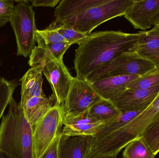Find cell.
Returning <instances> with one entry per match:
<instances>
[{"label":"cell","instance_id":"1","mask_svg":"<svg viewBox=\"0 0 159 158\" xmlns=\"http://www.w3.org/2000/svg\"><path fill=\"white\" fill-rule=\"evenodd\" d=\"M144 31L130 33L104 31L89 34L75 50L74 60L75 77L85 80L91 72L127 52Z\"/></svg>","mask_w":159,"mask_h":158},{"label":"cell","instance_id":"2","mask_svg":"<svg viewBox=\"0 0 159 158\" xmlns=\"http://www.w3.org/2000/svg\"><path fill=\"white\" fill-rule=\"evenodd\" d=\"M133 0H61L55 10L59 24L90 34L101 24L124 16Z\"/></svg>","mask_w":159,"mask_h":158},{"label":"cell","instance_id":"3","mask_svg":"<svg viewBox=\"0 0 159 158\" xmlns=\"http://www.w3.org/2000/svg\"><path fill=\"white\" fill-rule=\"evenodd\" d=\"M0 151L12 158H34L32 128L13 97L0 123Z\"/></svg>","mask_w":159,"mask_h":158},{"label":"cell","instance_id":"4","mask_svg":"<svg viewBox=\"0 0 159 158\" xmlns=\"http://www.w3.org/2000/svg\"><path fill=\"white\" fill-rule=\"evenodd\" d=\"M157 69L154 63L136 53L125 52L91 72L85 80L92 83L101 79L115 76H141Z\"/></svg>","mask_w":159,"mask_h":158},{"label":"cell","instance_id":"5","mask_svg":"<svg viewBox=\"0 0 159 158\" xmlns=\"http://www.w3.org/2000/svg\"><path fill=\"white\" fill-rule=\"evenodd\" d=\"M16 10L10 24L15 32L17 43V54L25 58L30 55L35 46V13L27 0L16 1Z\"/></svg>","mask_w":159,"mask_h":158},{"label":"cell","instance_id":"6","mask_svg":"<svg viewBox=\"0 0 159 158\" xmlns=\"http://www.w3.org/2000/svg\"><path fill=\"white\" fill-rule=\"evenodd\" d=\"M64 108L54 105L32 128L33 158H41L61 131Z\"/></svg>","mask_w":159,"mask_h":158},{"label":"cell","instance_id":"7","mask_svg":"<svg viewBox=\"0 0 159 158\" xmlns=\"http://www.w3.org/2000/svg\"><path fill=\"white\" fill-rule=\"evenodd\" d=\"M102 97L85 80L74 78L64 107L65 115L77 116L87 112Z\"/></svg>","mask_w":159,"mask_h":158},{"label":"cell","instance_id":"8","mask_svg":"<svg viewBox=\"0 0 159 158\" xmlns=\"http://www.w3.org/2000/svg\"><path fill=\"white\" fill-rule=\"evenodd\" d=\"M41 66L43 73L51 85L53 91L52 98L56 101L55 105L64 108L74 77L64 65L63 60L52 59Z\"/></svg>","mask_w":159,"mask_h":158},{"label":"cell","instance_id":"9","mask_svg":"<svg viewBox=\"0 0 159 158\" xmlns=\"http://www.w3.org/2000/svg\"><path fill=\"white\" fill-rule=\"evenodd\" d=\"M159 92V86L147 89H128L111 100L121 112L144 111L153 103Z\"/></svg>","mask_w":159,"mask_h":158},{"label":"cell","instance_id":"10","mask_svg":"<svg viewBox=\"0 0 159 158\" xmlns=\"http://www.w3.org/2000/svg\"><path fill=\"white\" fill-rule=\"evenodd\" d=\"M159 11V0H133L124 16L134 28L146 30L152 27L151 19Z\"/></svg>","mask_w":159,"mask_h":158},{"label":"cell","instance_id":"11","mask_svg":"<svg viewBox=\"0 0 159 158\" xmlns=\"http://www.w3.org/2000/svg\"><path fill=\"white\" fill-rule=\"evenodd\" d=\"M105 123L89 117L87 112L77 116L64 115L61 132L62 135L68 137L92 136Z\"/></svg>","mask_w":159,"mask_h":158},{"label":"cell","instance_id":"12","mask_svg":"<svg viewBox=\"0 0 159 158\" xmlns=\"http://www.w3.org/2000/svg\"><path fill=\"white\" fill-rule=\"evenodd\" d=\"M127 52L136 53L159 69V26L154 25L150 30L144 31Z\"/></svg>","mask_w":159,"mask_h":158},{"label":"cell","instance_id":"13","mask_svg":"<svg viewBox=\"0 0 159 158\" xmlns=\"http://www.w3.org/2000/svg\"><path fill=\"white\" fill-rule=\"evenodd\" d=\"M139 76H119L109 77L91 83L97 93L103 99L112 100L128 89L129 84Z\"/></svg>","mask_w":159,"mask_h":158},{"label":"cell","instance_id":"14","mask_svg":"<svg viewBox=\"0 0 159 158\" xmlns=\"http://www.w3.org/2000/svg\"><path fill=\"white\" fill-rule=\"evenodd\" d=\"M43 69L40 66L30 68L20 80L21 97L20 105L33 96H46L43 90Z\"/></svg>","mask_w":159,"mask_h":158},{"label":"cell","instance_id":"15","mask_svg":"<svg viewBox=\"0 0 159 158\" xmlns=\"http://www.w3.org/2000/svg\"><path fill=\"white\" fill-rule=\"evenodd\" d=\"M70 46L66 42L35 46L30 55L29 65L33 67L42 66L48 60L54 58L63 60L64 54Z\"/></svg>","mask_w":159,"mask_h":158},{"label":"cell","instance_id":"16","mask_svg":"<svg viewBox=\"0 0 159 158\" xmlns=\"http://www.w3.org/2000/svg\"><path fill=\"white\" fill-rule=\"evenodd\" d=\"M19 105L31 126L45 116L52 106L51 98L46 96H33L22 105Z\"/></svg>","mask_w":159,"mask_h":158},{"label":"cell","instance_id":"17","mask_svg":"<svg viewBox=\"0 0 159 158\" xmlns=\"http://www.w3.org/2000/svg\"><path fill=\"white\" fill-rule=\"evenodd\" d=\"M89 136L68 137L62 135L58 158H85Z\"/></svg>","mask_w":159,"mask_h":158},{"label":"cell","instance_id":"18","mask_svg":"<svg viewBox=\"0 0 159 158\" xmlns=\"http://www.w3.org/2000/svg\"><path fill=\"white\" fill-rule=\"evenodd\" d=\"M111 100L102 98L93 104L87 111L88 117L98 121L107 122L121 115Z\"/></svg>","mask_w":159,"mask_h":158},{"label":"cell","instance_id":"19","mask_svg":"<svg viewBox=\"0 0 159 158\" xmlns=\"http://www.w3.org/2000/svg\"><path fill=\"white\" fill-rule=\"evenodd\" d=\"M123 158H155L151 148L140 138L131 141L124 147Z\"/></svg>","mask_w":159,"mask_h":158},{"label":"cell","instance_id":"20","mask_svg":"<svg viewBox=\"0 0 159 158\" xmlns=\"http://www.w3.org/2000/svg\"><path fill=\"white\" fill-rule=\"evenodd\" d=\"M1 64L2 63L0 62V66ZM19 84L16 79L8 81L0 77V121L13 98V94L16 88Z\"/></svg>","mask_w":159,"mask_h":158},{"label":"cell","instance_id":"21","mask_svg":"<svg viewBox=\"0 0 159 158\" xmlns=\"http://www.w3.org/2000/svg\"><path fill=\"white\" fill-rule=\"evenodd\" d=\"M57 25V22L55 21L46 28L36 31L35 40L38 45L66 42L64 38L58 32Z\"/></svg>","mask_w":159,"mask_h":158},{"label":"cell","instance_id":"22","mask_svg":"<svg viewBox=\"0 0 159 158\" xmlns=\"http://www.w3.org/2000/svg\"><path fill=\"white\" fill-rule=\"evenodd\" d=\"M140 138L157 156L159 153V119L150 124Z\"/></svg>","mask_w":159,"mask_h":158},{"label":"cell","instance_id":"23","mask_svg":"<svg viewBox=\"0 0 159 158\" xmlns=\"http://www.w3.org/2000/svg\"><path fill=\"white\" fill-rule=\"evenodd\" d=\"M159 86V69L152 70L133 81L128 89H147Z\"/></svg>","mask_w":159,"mask_h":158},{"label":"cell","instance_id":"24","mask_svg":"<svg viewBox=\"0 0 159 158\" xmlns=\"http://www.w3.org/2000/svg\"><path fill=\"white\" fill-rule=\"evenodd\" d=\"M57 28L58 32L71 45L74 44H77L79 45L89 35L70 26L58 23H57Z\"/></svg>","mask_w":159,"mask_h":158},{"label":"cell","instance_id":"25","mask_svg":"<svg viewBox=\"0 0 159 158\" xmlns=\"http://www.w3.org/2000/svg\"><path fill=\"white\" fill-rule=\"evenodd\" d=\"M15 1L0 0V27L10 22L16 10Z\"/></svg>","mask_w":159,"mask_h":158},{"label":"cell","instance_id":"26","mask_svg":"<svg viewBox=\"0 0 159 158\" xmlns=\"http://www.w3.org/2000/svg\"><path fill=\"white\" fill-rule=\"evenodd\" d=\"M62 136L61 131L58 135L51 145L41 158H58L59 148Z\"/></svg>","mask_w":159,"mask_h":158},{"label":"cell","instance_id":"27","mask_svg":"<svg viewBox=\"0 0 159 158\" xmlns=\"http://www.w3.org/2000/svg\"><path fill=\"white\" fill-rule=\"evenodd\" d=\"M60 0H33L30 1L32 4V6H49L55 7L59 3Z\"/></svg>","mask_w":159,"mask_h":158},{"label":"cell","instance_id":"28","mask_svg":"<svg viewBox=\"0 0 159 158\" xmlns=\"http://www.w3.org/2000/svg\"><path fill=\"white\" fill-rule=\"evenodd\" d=\"M151 24L152 26L157 25L159 26V11L151 19Z\"/></svg>","mask_w":159,"mask_h":158},{"label":"cell","instance_id":"29","mask_svg":"<svg viewBox=\"0 0 159 158\" xmlns=\"http://www.w3.org/2000/svg\"><path fill=\"white\" fill-rule=\"evenodd\" d=\"M0 158H12L4 152L0 151Z\"/></svg>","mask_w":159,"mask_h":158}]
</instances>
